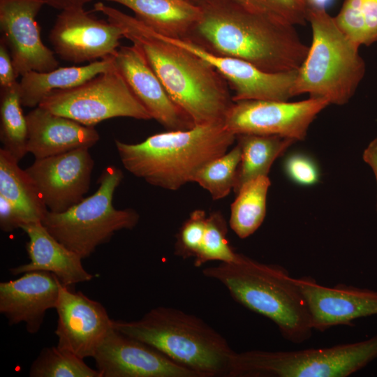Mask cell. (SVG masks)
Wrapping results in <instances>:
<instances>
[{
  "label": "cell",
  "mask_w": 377,
  "mask_h": 377,
  "mask_svg": "<svg viewBox=\"0 0 377 377\" xmlns=\"http://www.w3.org/2000/svg\"><path fill=\"white\" fill-rule=\"evenodd\" d=\"M94 10L118 26L136 45L172 99L196 125L224 123L234 101L225 78L209 63L160 38L136 17L103 2Z\"/></svg>",
  "instance_id": "cell-1"
},
{
  "label": "cell",
  "mask_w": 377,
  "mask_h": 377,
  "mask_svg": "<svg viewBox=\"0 0 377 377\" xmlns=\"http://www.w3.org/2000/svg\"><path fill=\"white\" fill-rule=\"evenodd\" d=\"M202 15L187 37L213 53L246 61L268 73L298 71L309 46L294 25L258 15L230 0L200 5Z\"/></svg>",
  "instance_id": "cell-2"
},
{
  "label": "cell",
  "mask_w": 377,
  "mask_h": 377,
  "mask_svg": "<svg viewBox=\"0 0 377 377\" xmlns=\"http://www.w3.org/2000/svg\"><path fill=\"white\" fill-rule=\"evenodd\" d=\"M235 141V134L216 123L167 131L135 144L114 143L130 173L151 185L177 191L193 182L203 165L227 152Z\"/></svg>",
  "instance_id": "cell-3"
},
{
  "label": "cell",
  "mask_w": 377,
  "mask_h": 377,
  "mask_svg": "<svg viewBox=\"0 0 377 377\" xmlns=\"http://www.w3.org/2000/svg\"><path fill=\"white\" fill-rule=\"evenodd\" d=\"M202 272L221 283L237 303L272 320L288 341L300 343L311 336L306 300L296 279L283 267L239 253L235 261L219 263Z\"/></svg>",
  "instance_id": "cell-4"
},
{
  "label": "cell",
  "mask_w": 377,
  "mask_h": 377,
  "mask_svg": "<svg viewBox=\"0 0 377 377\" xmlns=\"http://www.w3.org/2000/svg\"><path fill=\"white\" fill-rule=\"evenodd\" d=\"M112 325L201 377L229 375L236 352L219 332L195 315L157 306L139 320H113Z\"/></svg>",
  "instance_id": "cell-5"
},
{
  "label": "cell",
  "mask_w": 377,
  "mask_h": 377,
  "mask_svg": "<svg viewBox=\"0 0 377 377\" xmlns=\"http://www.w3.org/2000/svg\"><path fill=\"white\" fill-rule=\"evenodd\" d=\"M312 41L300 67L293 95L308 94L330 104H346L364 77L365 64L359 46L338 27L325 8L307 6Z\"/></svg>",
  "instance_id": "cell-6"
},
{
  "label": "cell",
  "mask_w": 377,
  "mask_h": 377,
  "mask_svg": "<svg viewBox=\"0 0 377 377\" xmlns=\"http://www.w3.org/2000/svg\"><path fill=\"white\" fill-rule=\"evenodd\" d=\"M124 177L116 166L108 165L101 172L96 191L61 213L48 211L41 221L47 230L66 247L82 259L108 242L121 230H131L140 216L133 209H117L112 199Z\"/></svg>",
  "instance_id": "cell-7"
},
{
  "label": "cell",
  "mask_w": 377,
  "mask_h": 377,
  "mask_svg": "<svg viewBox=\"0 0 377 377\" xmlns=\"http://www.w3.org/2000/svg\"><path fill=\"white\" fill-rule=\"evenodd\" d=\"M377 357V335L358 342L291 351L235 353L229 377H345Z\"/></svg>",
  "instance_id": "cell-8"
},
{
  "label": "cell",
  "mask_w": 377,
  "mask_h": 377,
  "mask_svg": "<svg viewBox=\"0 0 377 377\" xmlns=\"http://www.w3.org/2000/svg\"><path fill=\"white\" fill-rule=\"evenodd\" d=\"M38 106L88 126L114 117L151 119L114 62L110 69L77 87L52 92Z\"/></svg>",
  "instance_id": "cell-9"
},
{
  "label": "cell",
  "mask_w": 377,
  "mask_h": 377,
  "mask_svg": "<svg viewBox=\"0 0 377 377\" xmlns=\"http://www.w3.org/2000/svg\"><path fill=\"white\" fill-rule=\"evenodd\" d=\"M330 105L311 98L297 102L249 100L235 101L228 110L225 127L235 134L278 135L304 140L317 115Z\"/></svg>",
  "instance_id": "cell-10"
},
{
  "label": "cell",
  "mask_w": 377,
  "mask_h": 377,
  "mask_svg": "<svg viewBox=\"0 0 377 377\" xmlns=\"http://www.w3.org/2000/svg\"><path fill=\"white\" fill-rule=\"evenodd\" d=\"M122 38L123 31L118 26L98 20L84 8L61 10L49 35L54 52L74 64L112 57Z\"/></svg>",
  "instance_id": "cell-11"
},
{
  "label": "cell",
  "mask_w": 377,
  "mask_h": 377,
  "mask_svg": "<svg viewBox=\"0 0 377 377\" xmlns=\"http://www.w3.org/2000/svg\"><path fill=\"white\" fill-rule=\"evenodd\" d=\"M156 33L164 40L196 54L212 66L234 91V102L249 100L288 101L293 96V87L298 71L265 72L240 59L208 51L188 38H171Z\"/></svg>",
  "instance_id": "cell-12"
},
{
  "label": "cell",
  "mask_w": 377,
  "mask_h": 377,
  "mask_svg": "<svg viewBox=\"0 0 377 377\" xmlns=\"http://www.w3.org/2000/svg\"><path fill=\"white\" fill-rule=\"evenodd\" d=\"M94 162L89 149L36 158L25 170L48 211L61 213L81 202L90 186Z\"/></svg>",
  "instance_id": "cell-13"
},
{
  "label": "cell",
  "mask_w": 377,
  "mask_h": 377,
  "mask_svg": "<svg viewBox=\"0 0 377 377\" xmlns=\"http://www.w3.org/2000/svg\"><path fill=\"white\" fill-rule=\"evenodd\" d=\"M57 346L84 359L93 357L103 339L113 328V320L101 303L81 291L59 283L55 306Z\"/></svg>",
  "instance_id": "cell-14"
},
{
  "label": "cell",
  "mask_w": 377,
  "mask_h": 377,
  "mask_svg": "<svg viewBox=\"0 0 377 377\" xmlns=\"http://www.w3.org/2000/svg\"><path fill=\"white\" fill-rule=\"evenodd\" d=\"M93 358L101 377H201L114 327L98 346Z\"/></svg>",
  "instance_id": "cell-15"
},
{
  "label": "cell",
  "mask_w": 377,
  "mask_h": 377,
  "mask_svg": "<svg viewBox=\"0 0 377 377\" xmlns=\"http://www.w3.org/2000/svg\"><path fill=\"white\" fill-rule=\"evenodd\" d=\"M44 5L36 0H0V27L17 76L59 67L54 52L42 41L36 20Z\"/></svg>",
  "instance_id": "cell-16"
},
{
  "label": "cell",
  "mask_w": 377,
  "mask_h": 377,
  "mask_svg": "<svg viewBox=\"0 0 377 377\" xmlns=\"http://www.w3.org/2000/svg\"><path fill=\"white\" fill-rule=\"evenodd\" d=\"M112 57L115 66L151 119L167 131L187 130L195 126L170 96L139 47L133 43L121 46Z\"/></svg>",
  "instance_id": "cell-17"
},
{
  "label": "cell",
  "mask_w": 377,
  "mask_h": 377,
  "mask_svg": "<svg viewBox=\"0 0 377 377\" xmlns=\"http://www.w3.org/2000/svg\"><path fill=\"white\" fill-rule=\"evenodd\" d=\"M306 300L313 330L320 332L337 325L377 315V292L344 284L327 287L310 277L296 279Z\"/></svg>",
  "instance_id": "cell-18"
},
{
  "label": "cell",
  "mask_w": 377,
  "mask_h": 377,
  "mask_svg": "<svg viewBox=\"0 0 377 377\" xmlns=\"http://www.w3.org/2000/svg\"><path fill=\"white\" fill-rule=\"evenodd\" d=\"M59 280L48 272L31 271L17 279L0 283V313L10 325L25 324L30 334L37 333L46 311L55 309Z\"/></svg>",
  "instance_id": "cell-19"
},
{
  "label": "cell",
  "mask_w": 377,
  "mask_h": 377,
  "mask_svg": "<svg viewBox=\"0 0 377 377\" xmlns=\"http://www.w3.org/2000/svg\"><path fill=\"white\" fill-rule=\"evenodd\" d=\"M27 151L43 158L80 148L89 149L100 139L94 126L54 114L40 106L26 114Z\"/></svg>",
  "instance_id": "cell-20"
},
{
  "label": "cell",
  "mask_w": 377,
  "mask_h": 377,
  "mask_svg": "<svg viewBox=\"0 0 377 377\" xmlns=\"http://www.w3.org/2000/svg\"><path fill=\"white\" fill-rule=\"evenodd\" d=\"M20 228L29 237L26 249L30 261L10 268L11 274L48 272L68 286L93 279L94 276L83 267V259L54 238L41 222L23 224Z\"/></svg>",
  "instance_id": "cell-21"
},
{
  "label": "cell",
  "mask_w": 377,
  "mask_h": 377,
  "mask_svg": "<svg viewBox=\"0 0 377 377\" xmlns=\"http://www.w3.org/2000/svg\"><path fill=\"white\" fill-rule=\"evenodd\" d=\"M123 5L156 32L187 38L202 15L201 6L186 0H104Z\"/></svg>",
  "instance_id": "cell-22"
},
{
  "label": "cell",
  "mask_w": 377,
  "mask_h": 377,
  "mask_svg": "<svg viewBox=\"0 0 377 377\" xmlns=\"http://www.w3.org/2000/svg\"><path fill=\"white\" fill-rule=\"evenodd\" d=\"M113 66V57H110L83 66L58 67L45 72L29 71L21 76L19 82L22 105L38 107L52 92L77 87Z\"/></svg>",
  "instance_id": "cell-23"
},
{
  "label": "cell",
  "mask_w": 377,
  "mask_h": 377,
  "mask_svg": "<svg viewBox=\"0 0 377 377\" xmlns=\"http://www.w3.org/2000/svg\"><path fill=\"white\" fill-rule=\"evenodd\" d=\"M18 163L8 151L0 149V195L13 205L21 226L41 222L48 209L34 180Z\"/></svg>",
  "instance_id": "cell-24"
},
{
  "label": "cell",
  "mask_w": 377,
  "mask_h": 377,
  "mask_svg": "<svg viewBox=\"0 0 377 377\" xmlns=\"http://www.w3.org/2000/svg\"><path fill=\"white\" fill-rule=\"evenodd\" d=\"M236 141L241 149V160L233 188L235 193L248 182L267 176L274 161L296 142L278 135L246 133L237 135Z\"/></svg>",
  "instance_id": "cell-25"
},
{
  "label": "cell",
  "mask_w": 377,
  "mask_h": 377,
  "mask_svg": "<svg viewBox=\"0 0 377 377\" xmlns=\"http://www.w3.org/2000/svg\"><path fill=\"white\" fill-rule=\"evenodd\" d=\"M270 184L268 176L258 177L246 183L236 193L228 224L239 238L249 237L263 223Z\"/></svg>",
  "instance_id": "cell-26"
},
{
  "label": "cell",
  "mask_w": 377,
  "mask_h": 377,
  "mask_svg": "<svg viewBox=\"0 0 377 377\" xmlns=\"http://www.w3.org/2000/svg\"><path fill=\"white\" fill-rule=\"evenodd\" d=\"M22 106L19 82L11 87L1 89L0 140L3 148L17 161L28 153L27 122Z\"/></svg>",
  "instance_id": "cell-27"
},
{
  "label": "cell",
  "mask_w": 377,
  "mask_h": 377,
  "mask_svg": "<svg viewBox=\"0 0 377 377\" xmlns=\"http://www.w3.org/2000/svg\"><path fill=\"white\" fill-rule=\"evenodd\" d=\"M334 18L341 31L359 47L377 41V0H345Z\"/></svg>",
  "instance_id": "cell-28"
},
{
  "label": "cell",
  "mask_w": 377,
  "mask_h": 377,
  "mask_svg": "<svg viewBox=\"0 0 377 377\" xmlns=\"http://www.w3.org/2000/svg\"><path fill=\"white\" fill-rule=\"evenodd\" d=\"M241 160L238 145L203 165L193 182L205 189L214 200L222 199L233 190Z\"/></svg>",
  "instance_id": "cell-29"
},
{
  "label": "cell",
  "mask_w": 377,
  "mask_h": 377,
  "mask_svg": "<svg viewBox=\"0 0 377 377\" xmlns=\"http://www.w3.org/2000/svg\"><path fill=\"white\" fill-rule=\"evenodd\" d=\"M30 377H101L73 353L57 346L43 348L31 364Z\"/></svg>",
  "instance_id": "cell-30"
},
{
  "label": "cell",
  "mask_w": 377,
  "mask_h": 377,
  "mask_svg": "<svg viewBox=\"0 0 377 377\" xmlns=\"http://www.w3.org/2000/svg\"><path fill=\"white\" fill-rule=\"evenodd\" d=\"M228 223L222 213L214 211L207 216L206 229L200 250L194 258V265L202 267L210 261L232 263L239 253L230 245L227 238Z\"/></svg>",
  "instance_id": "cell-31"
},
{
  "label": "cell",
  "mask_w": 377,
  "mask_h": 377,
  "mask_svg": "<svg viewBox=\"0 0 377 377\" xmlns=\"http://www.w3.org/2000/svg\"><path fill=\"white\" fill-rule=\"evenodd\" d=\"M250 12L292 25L307 21L305 0H230Z\"/></svg>",
  "instance_id": "cell-32"
},
{
  "label": "cell",
  "mask_w": 377,
  "mask_h": 377,
  "mask_svg": "<svg viewBox=\"0 0 377 377\" xmlns=\"http://www.w3.org/2000/svg\"><path fill=\"white\" fill-rule=\"evenodd\" d=\"M207 216L205 210L195 209L184 221L176 235L175 254L183 259L195 258L205 235Z\"/></svg>",
  "instance_id": "cell-33"
},
{
  "label": "cell",
  "mask_w": 377,
  "mask_h": 377,
  "mask_svg": "<svg viewBox=\"0 0 377 377\" xmlns=\"http://www.w3.org/2000/svg\"><path fill=\"white\" fill-rule=\"evenodd\" d=\"M283 170L291 181L300 186H313L320 179V171L316 161L302 153L288 156L283 163Z\"/></svg>",
  "instance_id": "cell-34"
},
{
  "label": "cell",
  "mask_w": 377,
  "mask_h": 377,
  "mask_svg": "<svg viewBox=\"0 0 377 377\" xmlns=\"http://www.w3.org/2000/svg\"><path fill=\"white\" fill-rule=\"evenodd\" d=\"M10 53L3 39L0 41V87H11L18 83Z\"/></svg>",
  "instance_id": "cell-35"
},
{
  "label": "cell",
  "mask_w": 377,
  "mask_h": 377,
  "mask_svg": "<svg viewBox=\"0 0 377 377\" xmlns=\"http://www.w3.org/2000/svg\"><path fill=\"white\" fill-rule=\"evenodd\" d=\"M21 221L13 205L0 195V228L4 232L20 228Z\"/></svg>",
  "instance_id": "cell-36"
},
{
  "label": "cell",
  "mask_w": 377,
  "mask_h": 377,
  "mask_svg": "<svg viewBox=\"0 0 377 377\" xmlns=\"http://www.w3.org/2000/svg\"><path fill=\"white\" fill-rule=\"evenodd\" d=\"M41 2L44 6H48L53 8L64 10L73 8H84L91 0H36Z\"/></svg>",
  "instance_id": "cell-37"
},
{
  "label": "cell",
  "mask_w": 377,
  "mask_h": 377,
  "mask_svg": "<svg viewBox=\"0 0 377 377\" xmlns=\"http://www.w3.org/2000/svg\"><path fill=\"white\" fill-rule=\"evenodd\" d=\"M362 158L364 161L372 168L377 182V137L364 149Z\"/></svg>",
  "instance_id": "cell-38"
},
{
  "label": "cell",
  "mask_w": 377,
  "mask_h": 377,
  "mask_svg": "<svg viewBox=\"0 0 377 377\" xmlns=\"http://www.w3.org/2000/svg\"><path fill=\"white\" fill-rule=\"evenodd\" d=\"M328 0H305L307 6L325 8V4Z\"/></svg>",
  "instance_id": "cell-39"
},
{
  "label": "cell",
  "mask_w": 377,
  "mask_h": 377,
  "mask_svg": "<svg viewBox=\"0 0 377 377\" xmlns=\"http://www.w3.org/2000/svg\"><path fill=\"white\" fill-rule=\"evenodd\" d=\"M212 0H188V1L194 3V4H196V5H198V6H200V5H202L205 3H207L209 1H210Z\"/></svg>",
  "instance_id": "cell-40"
},
{
  "label": "cell",
  "mask_w": 377,
  "mask_h": 377,
  "mask_svg": "<svg viewBox=\"0 0 377 377\" xmlns=\"http://www.w3.org/2000/svg\"><path fill=\"white\" fill-rule=\"evenodd\" d=\"M186 1H188V0H186Z\"/></svg>",
  "instance_id": "cell-41"
}]
</instances>
